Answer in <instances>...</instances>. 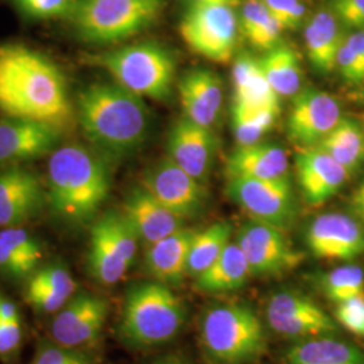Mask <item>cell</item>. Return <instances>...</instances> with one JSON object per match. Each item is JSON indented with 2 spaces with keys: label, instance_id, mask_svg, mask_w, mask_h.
I'll return each mask as SVG.
<instances>
[{
  "label": "cell",
  "instance_id": "obj_1",
  "mask_svg": "<svg viewBox=\"0 0 364 364\" xmlns=\"http://www.w3.org/2000/svg\"><path fill=\"white\" fill-rule=\"evenodd\" d=\"M0 112L61 131L75 124L64 73L50 58L22 43L0 45Z\"/></svg>",
  "mask_w": 364,
  "mask_h": 364
},
{
  "label": "cell",
  "instance_id": "obj_2",
  "mask_svg": "<svg viewBox=\"0 0 364 364\" xmlns=\"http://www.w3.org/2000/svg\"><path fill=\"white\" fill-rule=\"evenodd\" d=\"M77 120L87 139L100 151L127 156L144 144L149 108L144 97L117 82H97L80 92Z\"/></svg>",
  "mask_w": 364,
  "mask_h": 364
},
{
  "label": "cell",
  "instance_id": "obj_3",
  "mask_svg": "<svg viewBox=\"0 0 364 364\" xmlns=\"http://www.w3.org/2000/svg\"><path fill=\"white\" fill-rule=\"evenodd\" d=\"M111 177L105 161L81 144L54 150L48 164L46 198L64 220H92L105 203Z\"/></svg>",
  "mask_w": 364,
  "mask_h": 364
},
{
  "label": "cell",
  "instance_id": "obj_4",
  "mask_svg": "<svg viewBox=\"0 0 364 364\" xmlns=\"http://www.w3.org/2000/svg\"><path fill=\"white\" fill-rule=\"evenodd\" d=\"M186 311L170 289L158 281L129 287L120 332L131 346L156 347L176 338L185 323Z\"/></svg>",
  "mask_w": 364,
  "mask_h": 364
},
{
  "label": "cell",
  "instance_id": "obj_5",
  "mask_svg": "<svg viewBox=\"0 0 364 364\" xmlns=\"http://www.w3.org/2000/svg\"><path fill=\"white\" fill-rule=\"evenodd\" d=\"M200 338L205 352L218 363H243L266 350V333L259 317L242 304L208 309L201 320Z\"/></svg>",
  "mask_w": 364,
  "mask_h": 364
},
{
  "label": "cell",
  "instance_id": "obj_6",
  "mask_svg": "<svg viewBox=\"0 0 364 364\" xmlns=\"http://www.w3.org/2000/svg\"><path fill=\"white\" fill-rule=\"evenodd\" d=\"M88 60L141 97L166 100L173 90L176 61L169 50L153 42L130 45Z\"/></svg>",
  "mask_w": 364,
  "mask_h": 364
},
{
  "label": "cell",
  "instance_id": "obj_7",
  "mask_svg": "<svg viewBox=\"0 0 364 364\" xmlns=\"http://www.w3.org/2000/svg\"><path fill=\"white\" fill-rule=\"evenodd\" d=\"M164 0H78L70 21L80 38L92 43H114L150 26Z\"/></svg>",
  "mask_w": 364,
  "mask_h": 364
},
{
  "label": "cell",
  "instance_id": "obj_8",
  "mask_svg": "<svg viewBox=\"0 0 364 364\" xmlns=\"http://www.w3.org/2000/svg\"><path fill=\"white\" fill-rule=\"evenodd\" d=\"M139 237L123 212L109 210L93 223L87 255L88 272L102 285H114L130 270Z\"/></svg>",
  "mask_w": 364,
  "mask_h": 364
},
{
  "label": "cell",
  "instance_id": "obj_9",
  "mask_svg": "<svg viewBox=\"0 0 364 364\" xmlns=\"http://www.w3.org/2000/svg\"><path fill=\"white\" fill-rule=\"evenodd\" d=\"M239 21L234 7L189 4L182 14L180 34L191 50L218 64L236 55Z\"/></svg>",
  "mask_w": 364,
  "mask_h": 364
},
{
  "label": "cell",
  "instance_id": "obj_10",
  "mask_svg": "<svg viewBox=\"0 0 364 364\" xmlns=\"http://www.w3.org/2000/svg\"><path fill=\"white\" fill-rule=\"evenodd\" d=\"M225 192L254 220L279 230H287L296 220L297 200L289 178H228Z\"/></svg>",
  "mask_w": 364,
  "mask_h": 364
},
{
  "label": "cell",
  "instance_id": "obj_11",
  "mask_svg": "<svg viewBox=\"0 0 364 364\" xmlns=\"http://www.w3.org/2000/svg\"><path fill=\"white\" fill-rule=\"evenodd\" d=\"M236 243L254 275H281L294 270L304 260V254L293 248L284 230L254 219L242 225Z\"/></svg>",
  "mask_w": 364,
  "mask_h": 364
},
{
  "label": "cell",
  "instance_id": "obj_12",
  "mask_svg": "<svg viewBox=\"0 0 364 364\" xmlns=\"http://www.w3.org/2000/svg\"><path fill=\"white\" fill-rule=\"evenodd\" d=\"M142 186L182 220L197 216L207 203L204 183L188 174L169 156L146 170Z\"/></svg>",
  "mask_w": 364,
  "mask_h": 364
},
{
  "label": "cell",
  "instance_id": "obj_13",
  "mask_svg": "<svg viewBox=\"0 0 364 364\" xmlns=\"http://www.w3.org/2000/svg\"><path fill=\"white\" fill-rule=\"evenodd\" d=\"M266 317L274 331L287 338H320L338 329L316 302L299 291L275 293L267 302Z\"/></svg>",
  "mask_w": 364,
  "mask_h": 364
},
{
  "label": "cell",
  "instance_id": "obj_14",
  "mask_svg": "<svg viewBox=\"0 0 364 364\" xmlns=\"http://www.w3.org/2000/svg\"><path fill=\"white\" fill-rule=\"evenodd\" d=\"M340 119L341 108L333 96L306 88L293 97L287 117V136L299 147L318 146Z\"/></svg>",
  "mask_w": 364,
  "mask_h": 364
},
{
  "label": "cell",
  "instance_id": "obj_15",
  "mask_svg": "<svg viewBox=\"0 0 364 364\" xmlns=\"http://www.w3.org/2000/svg\"><path fill=\"white\" fill-rule=\"evenodd\" d=\"M306 246L318 259L352 260L364 254V227L344 213H324L313 219Z\"/></svg>",
  "mask_w": 364,
  "mask_h": 364
},
{
  "label": "cell",
  "instance_id": "obj_16",
  "mask_svg": "<svg viewBox=\"0 0 364 364\" xmlns=\"http://www.w3.org/2000/svg\"><path fill=\"white\" fill-rule=\"evenodd\" d=\"M296 173L304 200L311 207H320L350 178V171L320 146L299 147Z\"/></svg>",
  "mask_w": 364,
  "mask_h": 364
},
{
  "label": "cell",
  "instance_id": "obj_17",
  "mask_svg": "<svg viewBox=\"0 0 364 364\" xmlns=\"http://www.w3.org/2000/svg\"><path fill=\"white\" fill-rule=\"evenodd\" d=\"M216 138L212 129L186 117L174 122L168 136L169 158L197 181H207L213 165Z\"/></svg>",
  "mask_w": 364,
  "mask_h": 364
},
{
  "label": "cell",
  "instance_id": "obj_18",
  "mask_svg": "<svg viewBox=\"0 0 364 364\" xmlns=\"http://www.w3.org/2000/svg\"><path fill=\"white\" fill-rule=\"evenodd\" d=\"M107 316L108 304L105 299L81 293L66 302L54 318L53 338L68 348L90 344L99 338Z\"/></svg>",
  "mask_w": 364,
  "mask_h": 364
},
{
  "label": "cell",
  "instance_id": "obj_19",
  "mask_svg": "<svg viewBox=\"0 0 364 364\" xmlns=\"http://www.w3.org/2000/svg\"><path fill=\"white\" fill-rule=\"evenodd\" d=\"M48 201L38 177L25 169L0 170V228L21 227Z\"/></svg>",
  "mask_w": 364,
  "mask_h": 364
},
{
  "label": "cell",
  "instance_id": "obj_20",
  "mask_svg": "<svg viewBox=\"0 0 364 364\" xmlns=\"http://www.w3.org/2000/svg\"><path fill=\"white\" fill-rule=\"evenodd\" d=\"M64 131L50 124L6 117L0 120V164L31 161L52 153Z\"/></svg>",
  "mask_w": 364,
  "mask_h": 364
},
{
  "label": "cell",
  "instance_id": "obj_21",
  "mask_svg": "<svg viewBox=\"0 0 364 364\" xmlns=\"http://www.w3.org/2000/svg\"><path fill=\"white\" fill-rule=\"evenodd\" d=\"M123 215L147 246L182 228V219L141 185L126 196Z\"/></svg>",
  "mask_w": 364,
  "mask_h": 364
},
{
  "label": "cell",
  "instance_id": "obj_22",
  "mask_svg": "<svg viewBox=\"0 0 364 364\" xmlns=\"http://www.w3.org/2000/svg\"><path fill=\"white\" fill-rule=\"evenodd\" d=\"M178 93L185 115L200 126L212 129L223 108V82L205 68H196L182 76Z\"/></svg>",
  "mask_w": 364,
  "mask_h": 364
},
{
  "label": "cell",
  "instance_id": "obj_23",
  "mask_svg": "<svg viewBox=\"0 0 364 364\" xmlns=\"http://www.w3.org/2000/svg\"><path fill=\"white\" fill-rule=\"evenodd\" d=\"M225 173L228 178H289V156L279 144L258 142L250 146H237L227 159Z\"/></svg>",
  "mask_w": 364,
  "mask_h": 364
},
{
  "label": "cell",
  "instance_id": "obj_24",
  "mask_svg": "<svg viewBox=\"0 0 364 364\" xmlns=\"http://www.w3.org/2000/svg\"><path fill=\"white\" fill-rule=\"evenodd\" d=\"M195 234L193 230L182 227L150 245L144 255L147 273L165 285H178L188 274V258Z\"/></svg>",
  "mask_w": 364,
  "mask_h": 364
},
{
  "label": "cell",
  "instance_id": "obj_25",
  "mask_svg": "<svg viewBox=\"0 0 364 364\" xmlns=\"http://www.w3.org/2000/svg\"><path fill=\"white\" fill-rule=\"evenodd\" d=\"M234 105L247 108H270L281 112L279 96L262 69L260 58L251 53H239L232 66Z\"/></svg>",
  "mask_w": 364,
  "mask_h": 364
},
{
  "label": "cell",
  "instance_id": "obj_26",
  "mask_svg": "<svg viewBox=\"0 0 364 364\" xmlns=\"http://www.w3.org/2000/svg\"><path fill=\"white\" fill-rule=\"evenodd\" d=\"M341 25L331 10L314 14L305 26V49L311 65L321 75L336 69L338 53L344 34Z\"/></svg>",
  "mask_w": 364,
  "mask_h": 364
},
{
  "label": "cell",
  "instance_id": "obj_27",
  "mask_svg": "<svg viewBox=\"0 0 364 364\" xmlns=\"http://www.w3.org/2000/svg\"><path fill=\"white\" fill-rule=\"evenodd\" d=\"M250 274V266L242 248L236 242H230L216 262L196 277L195 287L208 294L230 293L245 287Z\"/></svg>",
  "mask_w": 364,
  "mask_h": 364
},
{
  "label": "cell",
  "instance_id": "obj_28",
  "mask_svg": "<svg viewBox=\"0 0 364 364\" xmlns=\"http://www.w3.org/2000/svg\"><path fill=\"white\" fill-rule=\"evenodd\" d=\"M42 250L38 242L21 227L0 231V272L11 278H23L34 273Z\"/></svg>",
  "mask_w": 364,
  "mask_h": 364
},
{
  "label": "cell",
  "instance_id": "obj_29",
  "mask_svg": "<svg viewBox=\"0 0 364 364\" xmlns=\"http://www.w3.org/2000/svg\"><path fill=\"white\" fill-rule=\"evenodd\" d=\"M287 364H364L362 348L331 338H313L291 347Z\"/></svg>",
  "mask_w": 364,
  "mask_h": 364
},
{
  "label": "cell",
  "instance_id": "obj_30",
  "mask_svg": "<svg viewBox=\"0 0 364 364\" xmlns=\"http://www.w3.org/2000/svg\"><path fill=\"white\" fill-rule=\"evenodd\" d=\"M267 81L279 97H294L301 91L302 73L299 55L287 43L281 42L260 58Z\"/></svg>",
  "mask_w": 364,
  "mask_h": 364
},
{
  "label": "cell",
  "instance_id": "obj_31",
  "mask_svg": "<svg viewBox=\"0 0 364 364\" xmlns=\"http://www.w3.org/2000/svg\"><path fill=\"white\" fill-rule=\"evenodd\" d=\"M239 30L248 43L260 52H270L282 39V27L274 19L262 0H246L239 16Z\"/></svg>",
  "mask_w": 364,
  "mask_h": 364
},
{
  "label": "cell",
  "instance_id": "obj_32",
  "mask_svg": "<svg viewBox=\"0 0 364 364\" xmlns=\"http://www.w3.org/2000/svg\"><path fill=\"white\" fill-rule=\"evenodd\" d=\"M318 146L351 173L363 159V131L352 119L341 117L338 126L326 135Z\"/></svg>",
  "mask_w": 364,
  "mask_h": 364
},
{
  "label": "cell",
  "instance_id": "obj_33",
  "mask_svg": "<svg viewBox=\"0 0 364 364\" xmlns=\"http://www.w3.org/2000/svg\"><path fill=\"white\" fill-rule=\"evenodd\" d=\"M232 231L230 223L219 221L196 232L188 258V275L197 277L210 267L230 245Z\"/></svg>",
  "mask_w": 364,
  "mask_h": 364
},
{
  "label": "cell",
  "instance_id": "obj_34",
  "mask_svg": "<svg viewBox=\"0 0 364 364\" xmlns=\"http://www.w3.org/2000/svg\"><path fill=\"white\" fill-rule=\"evenodd\" d=\"M281 112L270 108H247L234 105L232 130L237 146L258 144L272 130Z\"/></svg>",
  "mask_w": 364,
  "mask_h": 364
},
{
  "label": "cell",
  "instance_id": "obj_35",
  "mask_svg": "<svg viewBox=\"0 0 364 364\" xmlns=\"http://www.w3.org/2000/svg\"><path fill=\"white\" fill-rule=\"evenodd\" d=\"M321 289L336 305L364 294V272L360 266L346 264L321 275Z\"/></svg>",
  "mask_w": 364,
  "mask_h": 364
},
{
  "label": "cell",
  "instance_id": "obj_36",
  "mask_svg": "<svg viewBox=\"0 0 364 364\" xmlns=\"http://www.w3.org/2000/svg\"><path fill=\"white\" fill-rule=\"evenodd\" d=\"M15 9L30 19L50 21L72 18L78 0H11Z\"/></svg>",
  "mask_w": 364,
  "mask_h": 364
},
{
  "label": "cell",
  "instance_id": "obj_37",
  "mask_svg": "<svg viewBox=\"0 0 364 364\" xmlns=\"http://www.w3.org/2000/svg\"><path fill=\"white\" fill-rule=\"evenodd\" d=\"M28 284L49 289L66 299H70L77 289V284L70 273L65 267L57 264H50L34 272L30 277Z\"/></svg>",
  "mask_w": 364,
  "mask_h": 364
},
{
  "label": "cell",
  "instance_id": "obj_38",
  "mask_svg": "<svg viewBox=\"0 0 364 364\" xmlns=\"http://www.w3.org/2000/svg\"><path fill=\"white\" fill-rule=\"evenodd\" d=\"M274 19L284 30L299 28L306 15L302 0H262Z\"/></svg>",
  "mask_w": 364,
  "mask_h": 364
},
{
  "label": "cell",
  "instance_id": "obj_39",
  "mask_svg": "<svg viewBox=\"0 0 364 364\" xmlns=\"http://www.w3.org/2000/svg\"><path fill=\"white\" fill-rule=\"evenodd\" d=\"M335 314L340 326L364 338V294L338 304Z\"/></svg>",
  "mask_w": 364,
  "mask_h": 364
},
{
  "label": "cell",
  "instance_id": "obj_40",
  "mask_svg": "<svg viewBox=\"0 0 364 364\" xmlns=\"http://www.w3.org/2000/svg\"><path fill=\"white\" fill-rule=\"evenodd\" d=\"M329 10L340 25L364 30V0H329Z\"/></svg>",
  "mask_w": 364,
  "mask_h": 364
},
{
  "label": "cell",
  "instance_id": "obj_41",
  "mask_svg": "<svg viewBox=\"0 0 364 364\" xmlns=\"http://www.w3.org/2000/svg\"><path fill=\"white\" fill-rule=\"evenodd\" d=\"M26 301L36 308L39 312L54 313L65 306L69 299H66L61 294H57L49 289L36 287L27 284L26 293H25Z\"/></svg>",
  "mask_w": 364,
  "mask_h": 364
},
{
  "label": "cell",
  "instance_id": "obj_42",
  "mask_svg": "<svg viewBox=\"0 0 364 364\" xmlns=\"http://www.w3.org/2000/svg\"><path fill=\"white\" fill-rule=\"evenodd\" d=\"M336 69L343 78L351 84L364 82V65L346 41H343L338 49Z\"/></svg>",
  "mask_w": 364,
  "mask_h": 364
},
{
  "label": "cell",
  "instance_id": "obj_43",
  "mask_svg": "<svg viewBox=\"0 0 364 364\" xmlns=\"http://www.w3.org/2000/svg\"><path fill=\"white\" fill-rule=\"evenodd\" d=\"M34 364H91V362L73 348L48 346L38 351Z\"/></svg>",
  "mask_w": 364,
  "mask_h": 364
},
{
  "label": "cell",
  "instance_id": "obj_44",
  "mask_svg": "<svg viewBox=\"0 0 364 364\" xmlns=\"http://www.w3.org/2000/svg\"><path fill=\"white\" fill-rule=\"evenodd\" d=\"M22 340V326H21V317L10 320V321H0V355H11L18 350Z\"/></svg>",
  "mask_w": 364,
  "mask_h": 364
},
{
  "label": "cell",
  "instance_id": "obj_45",
  "mask_svg": "<svg viewBox=\"0 0 364 364\" xmlns=\"http://www.w3.org/2000/svg\"><path fill=\"white\" fill-rule=\"evenodd\" d=\"M344 41L364 65V30H355L352 34L347 36Z\"/></svg>",
  "mask_w": 364,
  "mask_h": 364
},
{
  "label": "cell",
  "instance_id": "obj_46",
  "mask_svg": "<svg viewBox=\"0 0 364 364\" xmlns=\"http://www.w3.org/2000/svg\"><path fill=\"white\" fill-rule=\"evenodd\" d=\"M19 317L21 316L18 312V308L13 301L0 294V321H10Z\"/></svg>",
  "mask_w": 364,
  "mask_h": 364
},
{
  "label": "cell",
  "instance_id": "obj_47",
  "mask_svg": "<svg viewBox=\"0 0 364 364\" xmlns=\"http://www.w3.org/2000/svg\"><path fill=\"white\" fill-rule=\"evenodd\" d=\"M350 205L355 215L364 221V180L353 191L350 198Z\"/></svg>",
  "mask_w": 364,
  "mask_h": 364
},
{
  "label": "cell",
  "instance_id": "obj_48",
  "mask_svg": "<svg viewBox=\"0 0 364 364\" xmlns=\"http://www.w3.org/2000/svg\"><path fill=\"white\" fill-rule=\"evenodd\" d=\"M240 0H191L192 4H219V6H230L235 7Z\"/></svg>",
  "mask_w": 364,
  "mask_h": 364
},
{
  "label": "cell",
  "instance_id": "obj_49",
  "mask_svg": "<svg viewBox=\"0 0 364 364\" xmlns=\"http://www.w3.org/2000/svg\"><path fill=\"white\" fill-rule=\"evenodd\" d=\"M150 364H186L180 358H176V356H168V358H162V359H158L156 362Z\"/></svg>",
  "mask_w": 364,
  "mask_h": 364
}]
</instances>
